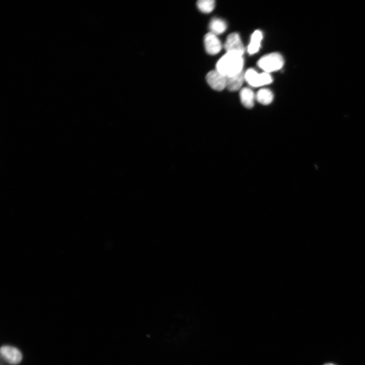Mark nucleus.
Returning a JSON list of instances; mask_svg holds the SVG:
<instances>
[{"label": "nucleus", "mask_w": 365, "mask_h": 365, "mask_svg": "<svg viewBox=\"0 0 365 365\" xmlns=\"http://www.w3.org/2000/svg\"><path fill=\"white\" fill-rule=\"evenodd\" d=\"M245 80V72L243 70L232 77H226V87L230 91L238 90Z\"/></svg>", "instance_id": "nucleus-8"}, {"label": "nucleus", "mask_w": 365, "mask_h": 365, "mask_svg": "<svg viewBox=\"0 0 365 365\" xmlns=\"http://www.w3.org/2000/svg\"><path fill=\"white\" fill-rule=\"evenodd\" d=\"M254 96L253 92L249 88L245 87L240 92V98L242 105L247 108H251L254 105Z\"/></svg>", "instance_id": "nucleus-9"}, {"label": "nucleus", "mask_w": 365, "mask_h": 365, "mask_svg": "<svg viewBox=\"0 0 365 365\" xmlns=\"http://www.w3.org/2000/svg\"><path fill=\"white\" fill-rule=\"evenodd\" d=\"M245 80L251 86L257 87L272 82V78L269 73L259 74L253 68H249L245 72Z\"/></svg>", "instance_id": "nucleus-3"}, {"label": "nucleus", "mask_w": 365, "mask_h": 365, "mask_svg": "<svg viewBox=\"0 0 365 365\" xmlns=\"http://www.w3.org/2000/svg\"><path fill=\"white\" fill-rule=\"evenodd\" d=\"M257 64L265 72L269 73L281 69L284 64V59L280 54L274 52L262 56Z\"/></svg>", "instance_id": "nucleus-2"}, {"label": "nucleus", "mask_w": 365, "mask_h": 365, "mask_svg": "<svg viewBox=\"0 0 365 365\" xmlns=\"http://www.w3.org/2000/svg\"><path fill=\"white\" fill-rule=\"evenodd\" d=\"M242 55L233 52H226L217 61L216 70L226 77H232L243 69Z\"/></svg>", "instance_id": "nucleus-1"}, {"label": "nucleus", "mask_w": 365, "mask_h": 365, "mask_svg": "<svg viewBox=\"0 0 365 365\" xmlns=\"http://www.w3.org/2000/svg\"><path fill=\"white\" fill-rule=\"evenodd\" d=\"M206 79L209 85L215 90L220 91L226 87V77L217 70L208 72Z\"/></svg>", "instance_id": "nucleus-5"}, {"label": "nucleus", "mask_w": 365, "mask_h": 365, "mask_svg": "<svg viewBox=\"0 0 365 365\" xmlns=\"http://www.w3.org/2000/svg\"><path fill=\"white\" fill-rule=\"evenodd\" d=\"M210 32L215 35L223 33L227 28L226 22L220 18L212 19L209 23Z\"/></svg>", "instance_id": "nucleus-12"}, {"label": "nucleus", "mask_w": 365, "mask_h": 365, "mask_svg": "<svg viewBox=\"0 0 365 365\" xmlns=\"http://www.w3.org/2000/svg\"><path fill=\"white\" fill-rule=\"evenodd\" d=\"M197 6L202 12L208 13L213 10L215 2L213 0H200L197 2Z\"/></svg>", "instance_id": "nucleus-13"}, {"label": "nucleus", "mask_w": 365, "mask_h": 365, "mask_svg": "<svg viewBox=\"0 0 365 365\" xmlns=\"http://www.w3.org/2000/svg\"><path fill=\"white\" fill-rule=\"evenodd\" d=\"M324 365H335V364H332V363H327V364H325Z\"/></svg>", "instance_id": "nucleus-14"}, {"label": "nucleus", "mask_w": 365, "mask_h": 365, "mask_svg": "<svg viewBox=\"0 0 365 365\" xmlns=\"http://www.w3.org/2000/svg\"><path fill=\"white\" fill-rule=\"evenodd\" d=\"M2 357L11 364H17L22 358L20 351L17 348L10 346H3L1 348Z\"/></svg>", "instance_id": "nucleus-6"}, {"label": "nucleus", "mask_w": 365, "mask_h": 365, "mask_svg": "<svg viewBox=\"0 0 365 365\" xmlns=\"http://www.w3.org/2000/svg\"><path fill=\"white\" fill-rule=\"evenodd\" d=\"M204 44L206 51L210 55H215L220 52L222 45L216 35L209 32L204 37Z\"/></svg>", "instance_id": "nucleus-7"}, {"label": "nucleus", "mask_w": 365, "mask_h": 365, "mask_svg": "<svg viewBox=\"0 0 365 365\" xmlns=\"http://www.w3.org/2000/svg\"><path fill=\"white\" fill-rule=\"evenodd\" d=\"M262 38V33L260 30H257L253 32L247 48L248 52L250 54H254L259 50Z\"/></svg>", "instance_id": "nucleus-10"}, {"label": "nucleus", "mask_w": 365, "mask_h": 365, "mask_svg": "<svg viewBox=\"0 0 365 365\" xmlns=\"http://www.w3.org/2000/svg\"><path fill=\"white\" fill-rule=\"evenodd\" d=\"M226 52H233L243 55L244 47L239 35L236 32L230 34L227 38L224 45Z\"/></svg>", "instance_id": "nucleus-4"}, {"label": "nucleus", "mask_w": 365, "mask_h": 365, "mask_svg": "<svg viewBox=\"0 0 365 365\" xmlns=\"http://www.w3.org/2000/svg\"><path fill=\"white\" fill-rule=\"evenodd\" d=\"M273 97L272 92L266 88L259 90L256 95V100L263 105H268L271 103L273 101Z\"/></svg>", "instance_id": "nucleus-11"}]
</instances>
